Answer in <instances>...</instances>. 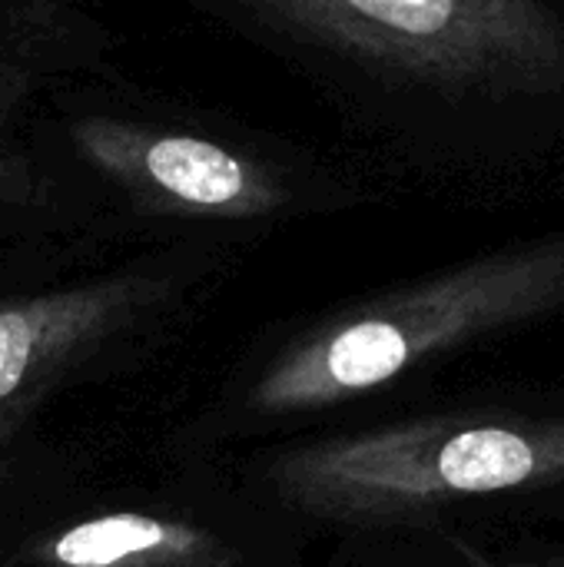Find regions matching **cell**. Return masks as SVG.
<instances>
[{
  "label": "cell",
  "instance_id": "1",
  "mask_svg": "<svg viewBox=\"0 0 564 567\" xmlns=\"http://www.w3.org/2000/svg\"><path fill=\"white\" fill-rule=\"evenodd\" d=\"M564 312V233L485 252L322 322L253 389L259 412L336 405L432 355Z\"/></svg>",
  "mask_w": 564,
  "mask_h": 567
},
{
  "label": "cell",
  "instance_id": "2",
  "mask_svg": "<svg viewBox=\"0 0 564 567\" xmlns=\"http://www.w3.org/2000/svg\"><path fill=\"white\" fill-rule=\"evenodd\" d=\"M276 475L293 502L332 518H412L465 498L564 485V419L439 415L302 449Z\"/></svg>",
  "mask_w": 564,
  "mask_h": 567
},
{
  "label": "cell",
  "instance_id": "3",
  "mask_svg": "<svg viewBox=\"0 0 564 567\" xmlns=\"http://www.w3.org/2000/svg\"><path fill=\"white\" fill-rule=\"evenodd\" d=\"M273 30L445 93L564 90V13L542 0H269Z\"/></svg>",
  "mask_w": 564,
  "mask_h": 567
},
{
  "label": "cell",
  "instance_id": "4",
  "mask_svg": "<svg viewBox=\"0 0 564 567\" xmlns=\"http://www.w3.org/2000/svg\"><path fill=\"white\" fill-rule=\"evenodd\" d=\"M76 143L143 209L263 216L286 199L263 166L189 133H150L116 120H90L76 126Z\"/></svg>",
  "mask_w": 564,
  "mask_h": 567
},
{
  "label": "cell",
  "instance_id": "5",
  "mask_svg": "<svg viewBox=\"0 0 564 567\" xmlns=\"http://www.w3.org/2000/svg\"><path fill=\"white\" fill-rule=\"evenodd\" d=\"M153 292L156 286L146 279H113L0 306V439L83 346Z\"/></svg>",
  "mask_w": 564,
  "mask_h": 567
},
{
  "label": "cell",
  "instance_id": "6",
  "mask_svg": "<svg viewBox=\"0 0 564 567\" xmlns=\"http://www.w3.org/2000/svg\"><path fill=\"white\" fill-rule=\"evenodd\" d=\"M229 548L193 525L113 512L40 542L17 567H229Z\"/></svg>",
  "mask_w": 564,
  "mask_h": 567
},
{
  "label": "cell",
  "instance_id": "7",
  "mask_svg": "<svg viewBox=\"0 0 564 567\" xmlns=\"http://www.w3.org/2000/svg\"><path fill=\"white\" fill-rule=\"evenodd\" d=\"M57 10L20 7L0 10V199H30L33 173L13 150V120L23 110L33 80L40 76V47L57 40Z\"/></svg>",
  "mask_w": 564,
  "mask_h": 567
},
{
  "label": "cell",
  "instance_id": "8",
  "mask_svg": "<svg viewBox=\"0 0 564 567\" xmlns=\"http://www.w3.org/2000/svg\"><path fill=\"white\" fill-rule=\"evenodd\" d=\"M509 567H564V558L562 561H552V565H509Z\"/></svg>",
  "mask_w": 564,
  "mask_h": 567
}]
</instances>
